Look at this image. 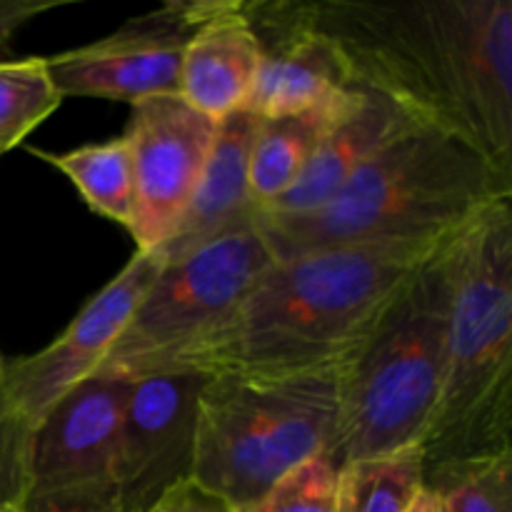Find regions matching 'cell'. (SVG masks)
I'll return each instance as SVG.
<instances>
[{"mask_svg": "<svg viewBox=\"0 0 512 512\" xmlns=\"http://www.w3.org/2000/svg\"><path fill=\"white\" fill-rule=\"evenodd\" d=\"M313 15L358 88L512 178V0H325Z\"/></svg>", "mask_w": 512, "mask_h": 512, "instance_id": "6da1fadb", "label": "cell"}, {"mask_svg": "<svg viewBox=\"0 0 512 512\" xmlns=\"http://www.w3.org/2000/svg\"><path fill=\"white\" fill-rule=\"evenodd\" d=\"M453 235L343 245L273 260L228 318L158 370L298 373L345 363Z\"/></svg>", "mask_w": 512, "mask_h": 512, "instance_id": "7a4b0ae2", "label": "cell"}, {"mask_svg": "<svg viewBox=\"0 0 512 512\" xmlns=\"http://www.w3.org/2000/svg\"><path fill=\"white\" fill-rule=\"evenodd\" d=\"M500 200H512L510 175L453 135L413 128L365 160L325 205L258 213L255 225L283 260L343 245L445 238Z\"/></svg>", "mask_w": 512, "mask_h": 512, "instance_id": "3957f363", "label": "cell"}, {"mask_svg": "<svg viewBox=\"0 0 512 512\" xmlns=\"http://www.w3.org/2000/svg\"><path fill=\"white\" fill-rule=\"evenodd\" d=\"M445 380L423 440L425 473L512 453V205L450 238Z\"/></svg>", "mask_w": 512, "mask_h": 512, "instance_id": "277c9868", "label": "cell"}, {"mask_svg": "<svg viewBox=\"0 0 512 512\" xmlns=\"http://www.w3.org/2000/svg\"><path fill=\"white\" fill-rule=\"evenodd\" d=\"M345 363L298 373L210 375L198 398L190 478L235 512L333 448Z\"/></svg>", "mask_w": 512, "mask_h": 512, "instance_id": "5b68a950", "label": "cell"}, {"mask_svg": "<svg viewBox=\"0 0 512 512\" xmlns=\"http://www.w3.org/2000/svg\"><path fill=\"white\" fill-rule=\"evenodd\" d=\"M443 250L400 290L348 358L330 448L338 468L423 445L433 425L443 393L448 338Z\"/></svg>", "mask_w": 512, "mask_h": 512, "instance_id": "8992f818", "label": "cell"}, {"mask_svg": "<svg viewBox=\"0 0 512 512\" xmlns=\"http://www.w3.org/2000/svg\"><path fill=\"white\" fill-rule=\"evenodd\" d=\"M163 260L155 250L135 253L123 270L88 300L73 323L40 353L15 360L0 375V495L5 500L23 498L25 458L30 435L40 423L103 368L153 285Z\"/></svg>", "mask_w": 512, "mask_h": 512, "instance_id": "52a82bcc", "label": "cell"}, {"mask_svg": "<svg viewBox=\"0 0 512 512\" xmlns=\"http://www.w3.org/2000/svg\"><path fill=\"white\" fill-rule=\"evenodd\" d=\"M273 260L253 223L163 263L100 370L138 378L163 368L228 318Z\"/></svg>", "mask_w": 512, "mask_h": 512, "instance_id": "ba28073f", "label": "cell"}, {"mask_svg": "<svg viewBox=\"0 0 512 512\" xmlns=\"http://www.w3.org/2000/svg\"><path fill=\"white\" fill-rule=\"evenodd\" d=\"M130 378L98 370L35 428L25 458L28 512H123L118 423Z\"/></svg>", "mask_w": 512, "mask_h": 512, "instance_id": "9c48e42d", "label": "cell"}, {"mask_svg": "<svg viewBox=\"0 0 512 512\" xmlns=\"http://www.w3.org/2000/svg\"><path fill=\"white\" fill-rule=\"evenodd\" d=\"M208 0H175L128 20L113 35L53 55L48 73L60 98H105L140 103L178 95L185 45Z\"/></svg>", "mask_w": 512, "mask_h": 512, "instance_id": "30bf717a", "label": "cell"}, {"mask_svg": "<svg viewBox=\"0 0 512 512\" xmlns=\"http://www.w3.org/2000/svg\"><path fill=\"white\" fill-rule=\"evenodd\" d=\"M218 120L190 108L180 95H155L133 105L125 140L133 155L138 253L173 235L213 150Z\"/></svg>", "mask_w": 512, "mask_h": 512, "instance_id": "8fae6325", "label": "cell"}, {"mask_svg": "<svg viewBox=\"0 0 512 512\" xmlns=\"http://www.w3.org/2000/svg\"><path fill=\"white\" fill-rule=\"evenodd\" d=\"M208 373L165 368L130 378L118 423L123 512H145L193 473L200 390Z\"/></svg>", "mask_w": 512, "mask_h": 512, "instance_id": "7c38bea8", "label": "cell"}, {"mask_svg": "<svg viewBox=\"0 0 512 512\" xmlns=\"http://www.w3.org/2000/svg\"><path fill=\"white\" fill-rule=\"evenodd\" d=\"M243 8L260 45V68L245 110L258 118H283L355 88L340 43L315 23L313 3L255 0Z\"/></svg>", "mask_w": 512, "mask_h": 512, "instance_id": "4fadbf2b", "label": "cell"}, {"mask_svg": "<svg viewBox=\"0 0 512 512\" xmlns=\"http://www.w3.org/2000/svg\"><path fill=\"white\" fill-rule=\"evenodd\" d=\"M258 125L260 118L250 110H238L218 120V133L198 188L173 235L155 248L163 263L185 258L258 220L260 210L250 193V150Z\"/></svg>", "mask_w": 512, "mask_h": 512, "instance_id": "5bb4252c", "label": "cell"}, {"mask_svg": "<svg viewBox=\"0 0 512 512\" xmlns=\"http://www.w3.org/2000/svg\"><path fill=\"white\" fill-rule=\"evenodd\" d=\"M260 68V45L243 0H208L180 65L178 95L213 120L245 110Z\"/></svg>", "mask_w": 512, "mask_h": 512, "instance_id": "9a60e30c", "label": "cell"}, {"mask_svg": "<svg viewBox=\"0 0 512 512\" xmlns=\"http://www.w3.org/2000/svg\"><path fill=\"white\" fill-rule=\"evenodd\" d=\"M413 128L415 123L398 103L368 88H355L353 100L310 155L303 175L293 188L263 208L270 215H298L328 203L350 175L368 158H373L383 145Z\"/></svg>", "mask_w": 512, "mask_h": 512, "instance_id": "2e32d148", "label": "cell"}, {"mask_svg": "<svg viewBox=\"0 0 512 512\" xmlns=\"http://www.w3.org/2000/svg\"><path fill=\"white\" fill-rule=\"evenodd\" d=\"M355 88L343 90L303 113L260 118L250 150V193L258 210L268 208L293 188L323 135L350 105Z\"/></svg>", "mask_w": 512, "mask_h": 512, "instance_id": "e0dca14e", "label": "cell"}, {"mask_svg": "<svg viewBox=\"0 0 512 512\" xmlns=\"http://www.w3.org/2000/svg\"><path fill=\"white\" fill-rule=\"evenodd\" d=\"M35 155L48 160L50 165L68 175L75 188L80 190L90 210L103 218L133 230L135 223V180H133V155L125 135L105 143L83 145L70 153H43Z\"/></svg>", "mask_w": 512, "mask_h": 512, "instance_id": "ac0fdd59", "label": "cell"}, {"mask_svg": "<svg viewBox=\"0 0 512 512\" xmlns=\"http://www.w3.org/2000/svg\"><path fill=\"white\" fill-rule=\"evenodd\" d=\"M425 485L420 445L340 468L338 512H405Z\"/></svg>", "mask_w": 512, "mask_h": 512, "instance_id": "d6986e66", "label": "cell"}, {"mask_svg": "<svg viewBox=\"0 0 512 512\" xmlns=\"http://www.w3.org/2000/svg\"><path fill=\"white\" fill-rule=\"evenodd\" d=\"M45 58L0 60V155L18 148L60 105Z\"/></svg>", "mask_w": 512, "mask_h": 512, "instance_id": "ffe728a7", "label": "cell"}, {"mask_svg": "<svg viewBox=\"0 0 512 512\" xmlns=\"http://www.w3.org/2000/svg\"><path fill=\"white\" fill-rule=\"evenodd\" d=\"M425 485L443 500V512H512V453L425 473Z\"/></svg>", "mask_w": 512, "mask_h": 512, "instance_id": "44dd1931", "label": "cell"}, {"mask_svg": "<svg viewBox=\"0 0 512 512\" xmlns=\"http://www.w3.org/2000/svg\"><path fill=\"white\" fill-rule=\"evenodd\" d=\"M340 468L328 450L285 475L248 512H338Z\"/></svg>", "mask_w": 512, "mask_h": 512, "instance_id": "7402d4cb", "label": "cell"}, {"mask_svg": "<svg viewBox=\"0 0 512 512\" xmlns=\"http://www.w3.org/2000/svg\"><path fill=\"white\" fill-rule=\"evenodd\" d=\"M145 512H235L225 500L205 490L193 478L180 480L165 490Z\"/></svg>", "mask_w": 512, "mask_h": 512, "instance_id": "603a6c76", "label": "cell"}, {"mask_svg": "<svg viewBox=\"0 0 512 512\" xmlns=\"http://www.w3.org/2000/svg\"><path fill=\"white\" fill-rule=\"evenodd\" d=\"M58 0H0V48L35 15L58 8Z\"/></svg>", "mask_w": 512, "mask_h": 512, "instance_id": "cb8c5ba5", "label": "cell"}, {"mask_svg": "<svg viewBox=\"0 0 512 512\" xmlns=\"http://www.w3.org/2000/svg\"><path fill=\"white\" fill-rule=\"evenodd\" d=\"M405 512H443V500H440V495L433 488L423 485Z\"/></svg>", "mask_w": 512, "mask_h": 512, "instance_id": "d4e9b609", "label": "cell"}, {"mask_svg": "<svg viewBox=\"0 0 512 512\" xmlns=\"http://www.w3.org/2000/svg\"><path fill=\"white\" fill-rule=\"evenodd\" d=\"M0 512H28L18 500H0Z\"/></svg>", "mask_w": 512, "mask_h": 512, "instance_id": "484cf974", "label": "cell"}, {"mask_svg": "<svg viewBox=\"0 0 512 512\" xmlns=\"http://www.w3.org/2000/svg\"><path fill=\"white\" fill-rule=\"evenodd\" d=\"M0 375H3V363H0Z\"/></svg>", "mask_w": 512, "mask_h": 512, "instance_id": "4316f807", "label": "cell"}, {"mask_svg": "<svg viewBox=\"0 0 512 512\" xmlns=\"http://www.w3.org/2000/svg\"><path fill=\"white\" fill-rule=\"evenodd\" d=\"M0 500H5V498H3V495H0Z\"/></svg>", "mask_w": 512, "mask_h": 512, "instance_id": "83f0119b", "label": "cell"}]
</instances>
